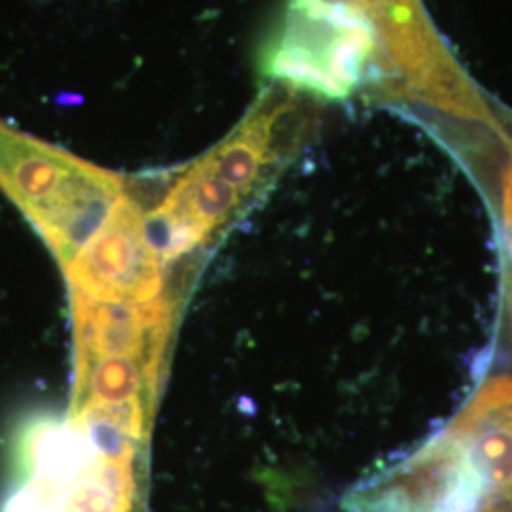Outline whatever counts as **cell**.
<instances>
[{
    "label": "cell",
    "mask_w": 512,
    "mask_h": 512,
    "mask_svg": "<svg viewBox=\"0 0 512 512\" xmlns=\"http://www.w3.org/2000/svg\"><path fill=\"white\" fill-rule=\"evenodd\" d=\"M147 497L148 456L112 454L48 416L21 431L0 512H147Z\"/></svg>",
    "instance_id": "7a4b0ae2"
},
{
    "label": "cell",
    "mask_w": 512,
    "mask_h": 512,
    "mask_svg": "<svg viewBox=\"0 0 512 512\" xmlns=\"http://www.w3.org/2000/svg\"><path fill=\"white\" fill-rule=\"evenodd\" d=\"M372 19L393 90L429 99L456 88L465 69L440 37L421 0H348Z\"/></svg>",
    "instance_id": "277c9868"
},
{
    "label": "cell",
    "mask_w": 512,
    "mask_h": 512,
    "mask_svg": "<svg viewBox=\"0 0 512 512\" xmlns=\"http://www.w3.org/2000/svg\"><path fill=\"white\" fill-rule=\"evenodd\" d=\"M128 179L0 120V188L65 264L92 238Z\"/></svg>",
    "instance_id": "3957f363"
},
{
    "label": "cell",
    "mask_w": 512,
    "mask_h": 512,
    "mask_svg": "<svg viewBox=\"0 0 512 512\" xmlns=\"http://www.w3.org/2000/svg\"><path fill=\"white\" fill-rule=\"evenodd\" d=\"M264 84L317 105L366 103L384 80V55L372 19L348 0H283L255 54Z\"/></svg>",
    "instance_id": "6da1fadb"
}]
</instances>
